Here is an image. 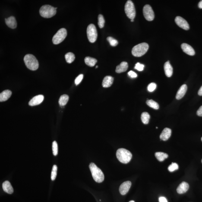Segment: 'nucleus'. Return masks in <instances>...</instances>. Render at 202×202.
I'll list each match as a JSON object with an SVG mask.
<instances>
[{
  "instance_id": "f257e3e1",
  "label": "nucleus",
  "mask_w": 202,
  "mask_h": 202,
  "mask_svg": "<svg viewBox=\"0 0 202 202\" xmlns=\"http://www.w3.org/2000/svg\"><path fill=\"white\" fill-rule=\"evenodd\" d=\"M92 176L94 181L97 183H102L104 180V175L101 169L94 163H91L89 165Z\"/></svg>"
},
{
  "instance_id": "f03ea898",
  "label": "nucleus",
  "mask_w": 202,
  "mask_h": 202,
  "mask_svg": "<svg viewBox=\"0 0 202 202\" xmlns=\"http://www.w3.org/2000/svg\"><path fill=\"white\" fill-rule=\"evenodd\" d=\"M116 156L118 160L123 164L128 163L132 157V155L129 151L124 148L118 149L117 150Z\"/></svg>"
},
{
  "instance_id": "7ed1b4c3",
  "label": "nucleus",
  "mask_w": 202,
  "mask_h": 202,
  "mask_svg": "<svg viewBox=\"0 0 202 202\" xmlns=\"http://www.w3.org/2000/svg\"><path fill=\"white\" fill-rule=\"evenodd\" d=\"M24 61L26 67L32 71H36L39 67V63L33 55L28 54L24 56Z\"/></svg>"
},
{
  "instance_id": "20e7f679",
  "label": "nucleus",
  "mask_w": 202,
  "mask_h": 202,
  "mask_svg": "<svg viewBox=\"0 0 202 202\" xmlns=\"http://www.w3.org/2000/svg\"><path fill=\"white\" fill-rule=\"evenodd\" d=\"M149 48V45L147 43H142L139 44L133 48L132 54L135 57H141L146 53Z\"/></svg>"
},
{
  "instance_id": "39448f33",
  "label": "nucleus",
  "mask_w": 202,
  "mask_h": 202,
  "mask_svg": "<svg viewBox=\"0 0 202 202\" xmlns=\"http://www.w3.org/2000/svg\"><path fill=\"white\" fill-rule=\"evenodd\" d=\"M39 13L43 18H50L56 14V10L51 5H44L41 7L39 10Z\"/></svg>"
},
{
  "instance_id": "423d86ee",
  "label": "nucleus",
  "mask_w": 202,
  "mask_h": 202,
  "mask_svg": "<svg viewBox=\"0 0 202 202\" xmlns=\"http://www.w3.org/2000/svg\"><path fill=\"white\" fill-rule=\"evenodd\" d=\"M67 35L66 30L64 28L60 29L52 38V42L54 44H58L64 40Z\"/></svg>"
},
{
  "instance_id": "0eeeda50",
  "label": "nucleus",
  "mask_w": 202,
  "mask_h": 202,
  "mask_svg": "<svg viewBox=\"0 0 202 202\" xmlns=\"http://www.w3.org/2000/svg\"><path fill=\"white\" fill-rule=\"evenodd\" d=\"M125 11L127 17L131 20L134 19L136 12L134 4L131 1H127L125 6Z\"/></svg>"
},
{
  "instance_id": "6e6552de",
  "label": "nucleus",
  "mask_w": 202,
  "mask_h": 202,
  "mask_svg": "<svg viewBox=\"0 0 202 202\" xmlns=\"http://www.w3.org/2000/svg\"><path fill=\"white\" fill-rule=\"evenodd\" d=\"M87 35L88 38L90 42L94 43L96 41L98 35L96 28L94 24H90L88 26Z\"/></svg>"
},
{
  "instance_id": "1a4fd4ad",
  "label": "nucleus",
  "mask_w": 202,
  "mask_h": 202,
  "mask_svg": "<svg viewBox=\"0 0 202 202\" xmlns=\"http://www.w3.org/2000/svg\"><path fill=\"white\" fill-rule=\"evenodd\" d=\"M143 13L145 18L147 21H152L154 19V12L150 5H146L144 6L143 8Z\"/></svg>"
},
{
  "instance_id": "9d476101",
  "label": "nucleus",
  "mask_w": 202,
  "mask_h": 202,
  "mask_svg": "<svg viewBox=\"0 0 202 202\" xmlns=\"http://www.w3.org/2000/svg\"><path fill=\"white\" fill-rule=\"evenodd\" d=\"M175 21L176 24L181 28L187 30L189 29V26L188 23L186 20L180 16H177L175 17Z\"/></svg>"
},
{
  "instance_id": "9b49d317",
  "label": "nucleus",
  "mask_w": 202,
  "mask_h": 202,
  "mask_svg": "<svg viewBox=\"0 0 202 202\" xmlns=\"http://www.w3.org/2000/svg\"><path fill=\"white\" fill-rule=\"evenodd\" d=\"M131 185V183L129 181L123 183L119 187V191L122 195H125L128 192Z\"/></svg>"
},
{
  "instance_id": "f8f14e48",
  "label": "nucleus",
  "mask_w": 202,
  "mask_h": 202,
  "mask_svg": "<svg viewBox=\"0 0 202 202\" xmlns=\"http://www.w3.org/2000/svg\"><path fill=\"white\" fill-rule=\"evenodd\" d=\"M44 100V96L42 95H39L33 97L29 102V106H36L41 103Z\"/></svg>"
},
{
  "instance_id": "ddd939ff",
  "label": "nucleus",
  "mask_w": 202,
  "mask_h": 202,
  "mask_svg": "<svg viewBox=\"0 0 202 202\" xmlns=\"http://www.w3.org/2000/svg\"><path fill=\"white\" fill-rule=\"evenodd\" d=\"M181 48L183 52L189 55H195V52L193 48L190 45L186 43H183L181 45Z\"/></svg>"
},
{
  "instance_id": "4468645a",
  "label": "nucleus",
  "mask_w": 202,
  "mask_h": 202,
  "mask_svg": "<svg viewBox=\"0 0 202 202\" xmlns=\"http://www.w3.org/2000/svg\"><path fill=\"white\" fill-rule=\"evenodd\" d=\"M189 188L188 184L185 181L181 183L177 188V192L179 194H183L187 192Z\"/></svg>"
},
{
  "instance_id": "2eb2a0df",
  "label": "nucleus",
  "mask_w": 202,
  "mask_h": 202,
  "mask_svg": "<svg viewBox=\"0 0 202 202\" xmlns=\"http://www.w3.org/2000/svg\"><path fill=\"white\" fill-rule=\"evenodd\" d=\"M172 134V130L169 128H165L162 131L160 136L161 140L166 141L170 138Z\"/></svg>"
},
{
  "instance_id": "dca6fc26",
  "label": "nucleus",
  "mask_w": 202,
  "mask_h": 202,
  "mask_svg": "<svg viewBox=\"0 0 202 202\" xmlns=\"http://www.w3.org/2000/svg\"><path fill=\"white\" fill-rule=\"evenodd\" d=\"M6 24L9 27L12 29L16 28L17 26V21L13 16H11L9 18L5 19Z\"/></svg>"
},
{
  "instance_id": "f3484780",
  "label": "nucleus",
  "mask_w": 202,
  "mask_h": 202,
  "mask_svg": "<svg viewBox=\"0 0 202 202\" xmlns=\"http://www.w3.org/2000/svg\"><path fill=\"white\" fill-rule=\"evenodd\" d=\"M164 70L165 75L167 77H172L173 73V68L169 61H167L165 63L164 65Z\"/></svg>"
},
{
  "instance_id": "a211bd4d",
  "label": "nucleus",
  "mask_w": 202,
  "mask_h": 202,
  "mask_svg": "<svg viewBox=\"0 0 202 202\" xmlns=\"http://www.w3.org/2000/svg\"><path fill=\"white\" fill-rule=\"evenodd\" d=\"M187 90V85L184 84L181 86L179 90H178L176 94V99L177 100H180L184 97Z\"/></svg>"
},
{
  "instance_id": "6ab92c4d",
  "label": "nucleus",
  "mask_w": 202,
  "mask_h": 202,
  "mask_svg": "<svg viewBox=\"0 0 202 202\" xmlns=\"http://www.w3.org/2000/svg\"><path fill=\"white\" fill-rule=\"evenodd\" d=\"M2 188L4 191L8 194H12L14 192V189L11 184L8 181H6L3 183Z\"/></svg>"
},
{
  "instance_id": "aec40b11",
  "label": "nucleus",
  "mask_w": 202,
  "mask_h": 202,
  "mask_svg": "<svg viewBox=\"0 0 202 202\" xmlns=\"http://www.w3.org/2000/svg\"><path fill=\"white\" fill-rule=\"evenodd\" d=\"M114 82V78L111 76H106L104 78L102 82V86L104 88L110 87Z\"/></svg>"
},
{
  "instance_id": "412c9836",
  "label": "nucleus",
  "mask_w": 202,
  "mask_h": 202,
  "mask_svg": "<svg viewBox=\"0 0 202 202\" xmlns=\"http://www.w3.org/2000/svg\"><path fill=\"white\" fill-rule=\"evenodd\" d=\"M128 68V64L125 61H123L119 65L116 67V72L117 73H121L126 71Z\"/></svg>"
},
{
  "instance_id": "4be33fe9",
  "label": "nucleus",
  "mask_w": 202,
  "mask_h": 202,
  "mask_svg": "<svg viewBox=\"0 0 202 202\" xmlns=\"http://www.w3.org/2000/svg\"><path fill=\"white\" fill-rule=\"evenodd\" d=\"M12 94V92L9 90L4 91L0 94V102H3L8 100Z\"/></svg>"
},
{
  "instance_id": "5701e85b",
  "label": "nucleus",
  "mask_w": 202,
  "mask_h": 202,
  "mask_svg": "<svg viewBox=\"0 0 202 202\" xmlns=\"http://www.w3.org/2000/svg\"><path fill=\"white\" fill-rule=\"evenodd\" d=\"M85 62L87 65L89 66L93 67L97 62V60L94 58L87 57L85 58Z\"/></svg>"
},
{
  "instance_id": "b1692460",
  "label": "nucleus",
  "mask_w": 202,
  "mask_h": 202,
  "mask_svg": "<svg viewBox=\"0 0 202 202\" xmlns=\"http://www.w3.org/2000/svg\"><path fill=\"white\" fill-rule=\"evenodd\" d=\"M69 99V97L68 95L64 94L61 96L58 101L60 106H65L68 102Z\"/></svg>"
},
{
  "instance_id": "393cba45",
  "label": "nucleus",
  "mask_w": 202,
  "mask_h": 202,
  "mask_svg": "<svg viewBox=\"0 0 202 202\" xmlns=\"http://www.w3.org/2000/svg\"><path fill=\"white\" fill-rule=\"evenodd\" d=\"M155 156L159 161L162 162L168 157V155L162 152H157L155 153Z\"/></svg>"
},
{
  "instance_id": "a878e982",
  "label": "nucleus",
  "mask_w": 202,
  "mask_h": 202,
  "mask_svg": "<svg viewBox=\"0 0 202 202\" xmlns=\"http://www.w3.org/2000/svg\"><path fill=\"white\" fill-rule=\"evenodd\" d=\"M146 104L150 107L153 108V109L157 110L159 109V105L157 102H155L153 100H149L146 102Z\"/></svg>"
},
{
  "instance_id": "bb28decb",
  "label": "nucleus",
  "mask_w": 202,
  "mask_h": 202,
  "mask_svg": "<svg viewBox=\"0 0 202 202\" xmlns=\"http://www.w3.org/2000/svg\"><path fill=\"white\" fill-rule=\"evenodd\" d=\"M141 120L143 124H148L149 119L150 118V116L147 112H144L142 113L141 115Z\"/></svg>"
},
{
  "instance_id": "cd10ccee",
  "label": "nucleus",
  "mask_w": 202,
  "mask_h": 202,
  "mask_svg": "<svg viewBox=\"0 0 202 202\" xmlns=\"http://www.w3.org/2000/svg\"><path fill=\"white\" fill-rule=\"evenodd\" d=\"M65 58L67 62L68 63H71L75 59V55L72 52H69L66 54Z\"/></svg>"
},
{
  "instance_id": "c85d7f7f",
  "label": "nucleus",
  "mask_w": 202,
  "mask_h": 202,
  "mask_svg": "<svg viewBox=\"0 0 202 202\" xmlns=\"http://www.w3.org/2000/svg\"><path fill=\"white\" fill-rule=\"evenodd\" d=\"M98 25L100 28H102L104 27L105 20L103 16L102 15L100 14L98 16Z\"/></svg>"
},
{
  "instance_id": "c756f323",
  "label": "nucleus",
  "mask_w": 202,
  "mask_h": 202,
  "mask_svg": "<svg viewBox=\"0 0 202 202\" xmlns=\"http://www.w3.org/2000/svg\"><path fill=\"white\" fill-rule=\"evenodd\" d=\"M58 167L57 165H55L52 167V174H51V179L52 181H54L56 178Z\"/></svg>"
},
{
  "instance_id": "7c9ffc66",
  "label": "nucleus",
  "mask_w": 202,
  "mask_h": 202,
  "mask_svg": "<svg viewBox=\"0 0 202 202\" xmlns=\"http://www.w3.org/2000/svg\"><path fill=\"white\" fill-rule=\"evenodd\" d=\"M107 40L109 42L111 46H116L118 44V41L112 37H108Z\"/></svg>"
},
{
  "instance_id": "2f4dec72",
  "label": "nucleus",
  "mask_w": 202,
  "mask_h": 202,
  "mask_svg": "<svg viewBox=\"0 0 202 202\" xmlns=\"http://www.w3.org/2000/svg\"><path fill=\"white\" fill-rule=\"evenodd\" d=\"M52 150L53 152V154L55 156H56L58 154V144L57 142L54 141L52 144Z\"/></svg>"
},
{
  "instance_id": "473e14b6",
  "label": "nucleus",
  "mask_w": 202,
  "mask_h": 202,
  "mask_svg": "<svg viewBox=\"0 0 202 202\" xmlns=\"http://www.w3.org/2000/svg\"><path fill=\"white\" fill-rule=\"evenodd\" d=\"M178 164L175 162H172V164L168 167V169L170 172H173L178 170Z\"/></svg>"
},
{
  "instance_id": "72a5a7b5",
  "label": "nucleus",
  "mask_w": 202,
  "mask_h": 202,
  "mask_svg": "<svg viewBox=\"0 0 202 202\" xmlns=\"http://www.w3.org/2000/svg\"><path fill=\"white\" fill-rule=\"evenodd\" d=\"M156 85L155 83H151L147 87V90L149 92H152L156 90Z\"/></svg>"
},
{
  "instance_id": "f704fd0d",
  "label": "nucleus",
  "mask_w": 202,
  "mask_h": 202,
  "mask_svg": "<svg viewBox=\"0 0 202 202\" xmlns=\"http://www.w3.org/2000/svg\"><path fill=\"white\" fill-rule=\"evenodd\" d=\"M144 66L143 64L140 63H137L136 64L134 68L135 69L137 70V71H142L144 69Z\"/></svg>"
},
{
  "instance_id": "c9c22d12",
  "label": "nucleus",
  "mask_w": 202,
  "mask_h": 202,
  "mask_svg": "<svg viewBox=\"0 0 202 202\" xmlns=\"http://www.w3.org/2000/svg\"><path fill=\"white\" fill-rule=\"evenodd\" d=\"M83 74H80L76 78L74 83L76 85H78L82 81L83 78Z\"/></svg>"
},
{
  "instance_id": "e433bc0d",
  "label": "nucleus",
  "mask_w": 202,
  "mask_h": 202,
  "mask_svg": "<svg viewBox=\"0 0 202 202\" xmlns=\"http://www.w3.org/2000/svg\"><path fill=\"white\" fill-rule=\"evenodd\" d=\"M128 75L131 78H136L137 77V75L134 72L131 71L128 72Z\"/></svg>"
},
{
  "instance_id": "4c0bfd02",
  "label": "nucleus",
  "mask_w": 202,
  "mask_h": 202,
  "mask_svg": "<svg viewBox=\"0 0 202 202\" xmlns=\"http://www.w3.org/2000/svg\"><path fill=\"white\" fill-rule=\"evenodd\" d=\"M197 115L199 116H202V106H201L197 111Z\"/></svg>"
},
{
  "instance_id": "58836bf2",
  "label": "nucleus",
  "mask_w": 202,
  "mask_h": 202,
  "mask_svg": "<svg viewBox=\"0 0 202 202\" xmlns=\"http://www.w3.org/2000/svg\"><path fill=\"white\" fill-rule=\"evenodd\" d=\"M159 202H168V201L165 197H161L159 198Z\"/></svg>"
},
{
  "instance_id": "ea45409f",
  "label": "nucleus",
  "mask_w": 202,
  "mask_h": 202,
  "mask_svg": "<svg viewBox=\"0 0 202 202\" xmlns=\"http://www.w3.org/2000/svg\"><path fill=\"white\" fill-rule=\"evenodd\" d=\"M198 94L199 96H202V86L201 87L200 90L198 91Z\"/></svg>"
},
{
  "instance_id": "a19ab883",
  "label": "nucleus",
  "mask_w": 202,
  "mask_h": 202,
  "mask_svg": "<svg viewBox=\"0 0 202 202\" xmlns=\"http://www.w3.org/2000/svg\"><path fill=\"white\" fill-rule=\"evenodd\" d=\"M198 7L199 8L202 9V1H200L198 4Z\"/></svg>"
},
{
  "instance_id": "79ce46f5",
  "label": "nucleus",
  "mask_w": 202,
  "mask_h": 202,
  "mask_svg": "<svg viewBox=\"0 0 202 202\" xmlns=\"http://www.w3.org/2000/svg\"><path fill=\"white\" fill-rule=\"evenodd\" d=\"M131 22H133V21H134V19L131 20Z\"/></svg>"
},
{
  "instance_id": "37998d69",
  "label": "nucleus",
  "mask_w": 202,
  "mask_h": 202,
  "mask_svg": "<svg viewBox=\"0 0 202 202\" xmlns=\"http://www.w3.org/2000/svg\"><path fill=\"white\" fill-rule=\"evenodd\" d=\"M135 202L134 201H130V202Z\"/></svg>"
},
{
  "instance_id": "c03bdc74",
  "label": "nucleus",
  "mask_w": 202,
  "mask_h": 202,
  "mask_svg": "<svg viewBox=\"0 0 202 202\" xmlns=\"http://www.w3.org/2000/svg\"><path fill=\"white\" fill-rule=\"evenodd\" d=\"M98 67V66H96V68H97Z\"/></svg>"
},
{
  "instance_id": "a18cd8bd",
  "label": "nucleus",
  "mask_w": 202,
  "mask_h": 202,
  "mask_svg": "<svg viewBox=\"0 0 202 202\" xmlns=\"http://www.w3.org/2000/svg\"><path fill=\"white\" fill-rule=\"evenodd\" d=\"M156 128L157 129L158 128V127H156Z\"/></svg>"
},
{
  "instance_id": "49530a36",
  "label": "nucleus",
  "mask_w": 202,
  "mask_h": 202,
  "mask_svg": "<svg viewBox=\"0 0 202 202\" xmlns=\"http://www.w3.org/2000/svg\"><path fill=\"white\" fill-rule=\"evenodd\" d=\"M201 140H202V137L201 138Z\"/></svg>"
},
{
  "instance_id": "de8ad7c7",
  "label": "nucleus",
  "mask_w": 202,
  "mask_h": 202,
  "mask_svg": "<svg viewBox=\"0 0 202 202\" xmlns=\"http://www.w3.org/2000/svg\"></svg>"
}]
</instances>
